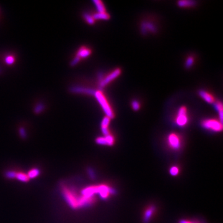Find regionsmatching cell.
I'll return each instance as SVG.
<instances>
[{"label":"cell","mask_w":223,"mask_h":223,"mask_svg":"<svg viewBox=\"0 0 223 223\" xmlns=\"http://www.w3.org/2000/svg\"><path fill=\"white\" fill-rule=\"evenodd\" d=\"M62 192L65 201L73 209L89 207L95 201V197L89 198L83 196L81 195H78L75 191L66 186H63Z\"/></svg>","instance_id":"1"},{"label":"cell","mask_w":223,"mask_h":223,"mask_svg":"<svg viewBox=\"0 0 223 223\" xmlns=\"http://www.w3.org/2000/svg\"><path fill=\"white\" fill-rule=\"evenodd\" d=\"M94 96H95L96 100H98V102L100 105L102 109H103L104 112H105L106 116L109 117L110 119L113 118L114 117L113 112L103 93L100 91H95Z\"/></svg>","instance_id":"2"},{"label":"cell","mask_w":223,"mask_h":223,"mask_svg":"<svg viewBox=\"0 0 223 223\" xmlns=\"http://www.w3.org/2000/svg\"><path fill=\"white\" fill-rule=\"evenodd\" d=\"M201 125L204 128L215 132H219L222 130V123L215 119L204 120L201 122Z\"/></svg>","instance_id":"3"},{"label":"cell","mask_w":223,"mask_h":223,"mask_svg":"<svg viewBox=\"0 0 223 223\" xmlns=\"http://www.w3.org/2000/svg\"><path fill=\"white\" fill-rule=\"evenodd\" d=\"M186 113L187 112L185 107H181L179 108L176 118V123L180 127L185 126L188 123V117Z\"/></svg>","instance_id":"4"},{"label":"cell","mask_w":223,"mask_h":223,"mask_svg":"<svg viewBox=\"0 0 223 223\" xmlns=\"http://www.w3.org/2000/svg\"><path fill=\"white\" fill-rule=\"evenodd\" d=\"M167 142L169 146L173 149H179L181 147V140L179 136L176 133H171L168 136Z\"/></svg>","instance_id":"5"},{"label":"cell","mask_w":223,"mask_h":223,"mask_svg":"<svg viewBox=\"0 0 223 223\" xmlns=\"http://www.w3.org/2000/svg\"><path fill=\"white\" fill-rule=\"evenodd\" d=\"M120 74H121V70H120V69L117 68L115 70H114L111 73L107 75L105 77H104L103 80H102L101 81H100L99 87L100 88L104 87L106 85H107L108 83H110L113 80L116 79L118 76H120Z\"/></svg>","instance_id":"6"},{"label":"cell","mask_w":223,"mask_h":223,"mask_svg":"<svg viewBox=\"0 0 223 223\" xmlns=\"http://www.w3.org/2000/svg\"><path fill=\"white\" fill-rule=\"evenodd\" d=\"M70 91L72 93L76 94H86L94 95L95 91L92 89L84 87L81 86H73L70 88Z\"/></svg>","instance_id":"7"},{"label":"cell","mask_w":223,"mask_h":223,"mask_svg":"<svg viewBox=\"0 0 223 223\" xmlns=\"http://www.w3.org/2000/svg\"><path fill=\"white\" fill-rule=\"evenodd\" d=\"M156 211V207L153 205L149 206L144 213L143 215V222L144 223H148L150 221L151 219L152 218V217L154 215V213H155Z\"/></svg>","instance_id":"8"},{"label":"cell","mask_w":223,"mask_h":223,"mask_svg":"<svg viewBox=\"0 0 223 223\" xmlns=\"http://www.w3.org/2000/svg\"><path fill=\"white\" fill-rule=\"evenodd\" d=\"M141 31L143 34H146V32L149 31L153 32H155L156 31V28L155 26L153 24L149 22H143L141 24Z\"/></svg>","instance_id":"9"},{"label":"cell","mask_w":223,"mask_h":223,"mask_svg":"<svg viewBox=\"0 0 223 223\" xmlns=\"http://www.w3.org/2000/svg\"><path fill=\"white\" fill-rule=\"evenodd\" d=\"M199 95H200V97L203 100L207 102L208 103H209V104L214 103V97L212 95H211L209 93H208V92L203 91V90H200V91H199Z\"/></svg>","instance_id":"10"},{"label":"cell","mask_w":223,"mask_h":223,"mask_svg":"<svg viewBox=\"0 0 223 223\" xmlns=\"http://www.w3.org/2000/svg\"><path fill=\"white\" fill-rule=\"evenodd\" d=\"M91 50L87 49V48L86 47H82L81 48V49H80L79 50H78L76 56L80 57V58H86L89 57L90 55H91Z\"/></svg>","instance_id":"11"},{"label":"cell","mask_w":223,"mask_h":223,"mask_svg":"<svg viewBox=\"0 0 223 223\" xmlns=\"http://www.w3.org/2000/svg\"><path fill=\"white\" fill-rule=\"evenodd\" d=\"M94 20H108L110 18V15L105 13H98L94 14L93 16Z\"/></svg>","instance_id":"12"},{"label":"cell","mask_w":223,"mask_h":223,"mask_svg":"<svg viewBox=\"0 0 223 223\" xmlns=\"http://www.w3.org/2000/svg\"><path fill=\"white\" fill-rule=\"evenodd\" d=\"M94 4L95 5V7L98 11V13H105V8L104 5L100 0H94Z\"/></svg>","instance_id":"13"},{"label":"cell","mask_w":223,"mask_h":223,"mask_svg":"<svg viewBox=\"0 0 223 223\" xmlns=\"http://www.w3.org/2000/svg\"><path fill=\"white\" fill-rule=\"evenodd\" d=\"M16 178L18 180L23 182H27L29 180V178L28 177L27 175L23 172H16Z\"/></svg>","instance_id":"14"},{"label":"cell","mask_w":223,"mask_h":223,"mask_svg":"<svg viewBox=\"0 0 223 223\" xmlns=\"http://www.w3.org/2000/svg\"><path fill=\"white\" fill-rule=\"evenodd\" d=\"M215 108L216 110L219 113V119H220V122L222 123V119H223V107H222V104L221 102H218L215 104Z\"/></svg>","instance_id":"15"},{"label":"cell","mask_w":223,"mask_h":223,"mask_svg":"<svg viewBox=\"0 0 223 223\" xmlns=\"http://www.w3.org/2000/svg\"><path fill=\"white\" fill-rule=\"evenodd\" d=\"M195 5V2L194 1H186V0H184V1H180L178 2V6L180 7H191L194 6Z\"/></svg>","instance_id":"16"},{"label":"cell","mask_w":223,"mask_h":223,"mask_svg":"<svg viewBox=\"0 0 223 223\" xmlns=\"http://www.w3.org/2000/svg\"><path fill=\"white\" fill-rule=\"evenodd\" d=\"M40 174V171L37 168L32 169L30 170L27 173V176L30 179H34L37 177Z\"/></svg>","instance_id":"17"},{"label":"cell","mask_w":223,"mask_h":223,"mask_svg":"<svg viewBox=\"0 0 223 223\" xmlns=\"http://www.w3.org/2000/svg\"><path fill=\"white\" fill-rule=\"evenodd\" d=\"M104 137H105V140H106L107 146H110L113 145L114 143H115V138H114L113 135L109 134V135H108L107 136H105Z\"/></svg>","instance_id":"18"},{"label":"cell","mask_w":223,"mask_h":223,"mask_svg":"<svg viewBox=\"0 0 223 223\" xmlns=\"http://www.w3.org/2000/svg\"><path fill=\"white\" fill-rule=\"evenodd\" d=\"M45 109V105L44 104L42 103H39L37 105H36V106L34 108V112L37 114L40 113L41 112H43Z\"/></svg>","instance_id":"19"},{"label":"cell","mask_w":223,"mask_h":223,"mask_svg":"<svg viewBox=\"0 0 223 223\" xmlns=\"http://www.w3.org/2000/svg\"><path fill=\"white\" fill-rule=\"evenodd\" d=\"M95 143L98 144H99V145H102V146H107V141L104 136H99L98 138H96L95 140Z\"/></svg>","instance_id":"20"},{"label":"cell","mask_w":223,"mask_h":223,"mask_svg":"<svg viewBox=\"0 0 223 223\" xmlns=\"http://www.w3.org/2000/svg\"><path fill=\"white\" fill-rule=\"evenodd\" d=\"M84 19H85V20L86 21V22L88 24H89L92 25L94 23L95 20L94 19L93 16H91V14H89L88 13H84Z\"/></svg>","instance_id":"21"},{"label":"cell","mask_w":223,"mask_h":223,"mask_svg":"<svg viewBox=\"0 0 223 223\" xmlns=\"http://www.w3.org/2000/svg\"><path fill=\"white\" fill-rule=\"evenodd\" d=\"M110 122V118L108 117H105L101 122V128H108Z\"/></svg>","instance_id":"22"},{"label":"cell","mask_w":223,"mask_h":223,"mask_svg":"<svg viewBox=\"0 0 223 223\" xmlns=\"http://www.w3.org/2000/svg\"><path fill=\"white\" fill-rule=\"evenodd\" d=\"M169 173L172 176H176L179 173V169L177 166H172L170 168Z\"/></svg>","instance_id":"23"},{"label":"cell","mask_w":223,"mask_h":223,"mask_svg":"<svg viewBox=\"0 0 223 223\" xmlns=\"http://www.w3.org/2000/svg\"><path fill=\"white\" fill-rule=\"evenodd\" d=\"M131 106L133 109L135 111H137L140 109V104L139 103V102L137 100H133L131 102Z\"/></svg>","instance_id":"24"},{"label":"cell","mask_w":223,"mask_h":223,"mask_svg":"<svg viewBox=\"0 0 223 223\" xmlns=\"http://www.w3.org/2000/svg\"><path fill=\"white\" fill-rule=\"evenodd\" d=\"M194 62V58L192 57H190L187 58L185 63V66L186 68H189L193 65V63Z\"/></svg>","instance_id":"25"},{"label":"cell","mask_w":223,"mask_h":223,"mask_svg":"<svg viewBox=\"0 0 223 223\" xmlns=\"http://www.w3.org/2000/svg\"><path fill=\"white\" fill-rule=\"evenodd\" d=\"M5 63L9 65H13L14 63V58L11 55L6 57L5 58Z\"/></svg>","instance_id":"26"},{"label":"cell","mask_w":223,"mask_h":223,"mask_svg":"<svg viewBox=\"0 0 223 223\" xmlns=\"http://www.w3.org/2000/svg\"><path fill=\"white\" fill-rule=\"evenodd\" d=\"M16 172L15 171H8L6 172V177L8 179H15Z\"/></svg>","instance_id":"27"},{"label":"cell","mask_w":223,"mask_h":223,"mask_svg":"<svg viewBox=\"0 0 223 223\" xmlns=\"http://www.w3.org/2000/svg\"><path fill=\"white\" fill-rule=\"evenodd\" d=\"M19 135L21 136V138H26L27 137V133H26V131L25 130L24 128L23 127H21L19 128Z\"/></svg>","instance_id":"28"},{"label":"cell","mask_w":223,"mask_h":223,"mask_svg":"<svg viewBox=\"0 0 223 223\" xmlns=\"http://www.w3.org/2000/svg\"><path fill=\"white\" fill-rule=\"evenodd\" d=\"M80 60H81V58H80V57H78L77 56H76L75 58L71 62V63H70V65L72 66H75L76 65H77L78 63L80 62Z\"/></svg>","instance_id":"29"},{"label":"cell","mask_w":223,"mask_h":223,"mask_svg":"<svg viewBox=\"0 0 223 223\" xmlns=\"http://www.w3.org/2000/svg\"><path fill=\"white\" fill-rule=\"evenodd\" d=\"M87 174H89V177H91L92 179H94L95 176V173H94V171L91 168H89L87 170Z\"/></svg>","instance_id":"30"},{"label":"cell","mask_w":223,"mask_h":223,"mask_svg":"<svg viewBox=\"0 0 223 223\" xmlns=\"http://www.w3.org/2000/svg\"><path fill=\"white\" fill-rule=\"evenodd\" d=\"M101 131H102V134L104 135V136L110 134V132L109 131H108V128H101Z\"/></svg>","instance_id":"31"},{"label":"cell","mask_w":223,"mask_h":223,"mask_svg":"<svg viewBox=\"0 0 223 223\" xmlns=\"http://www.w3.org/2000/svg\"><path fill=\"white\" fill-rule=\"evenodd\" d=\"M180 223H194V222H190V221H186V220H182L180 221Z\"/></svg>","instance_id":"32"},{"label":"cell","mask_w":223,"mask_h":223,"mask_svg":"<svg viewBox=\"0 0 223 223\" xmlns=\"http://www.w3.org/2000/svg\"><path fill=\"white\" fill-rule=\"evenodd\" d=\"M1 68H0V74H1Z\"/></svg>","instance_id":"33"}]
</instances>
